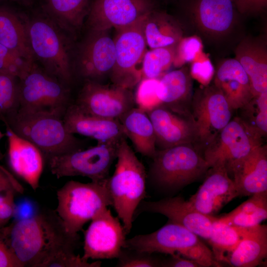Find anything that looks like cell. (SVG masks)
I'll return each mask as SVG.
<instances>
[{
  "mask_svg": "<svg viewBox=\"0 0 267 267\" xmlns=\"http://www.w3.org/2000/svg\"><path fill=\"white\" fill-rule=\"evenodd\" d=\"M0 231L23 267H43L58 252L75 251L80 244L79 234L70 233L56 211L50 209L18 219Z\"/></svg>",
  "mask_w": 267,
  "mask_h": 267,
  "instance_id": "obj_1",
  "label": "cell"
},
{
  "mask_svg": "<svg viewBox=\"0 0 267 267\" xmlns=\"http://www.w3.org/2000/svg\"><path fill=\"white\" fill-rule=\"evenodd\" d=\"M117 163L107 185L112 205L127 234L133 225L134 215L145 198L147 178L145 167L126 140L118 143Z\"/></svg>",
  "mask_w": 267,
  "mask_h": 267,
  "instance_id": "obj_2",
  "label": "cell"
},
{
  "mask_svg": "<svg viewBox=\"0 0 267 267\" xmlns=\"http://www.w3.org/2000/svg\"><path fill=\"white\" fill-rule=\"evenodd\" d=\"M29 45L35 60L44 70L66 85L73 75L71 44L65 32L48 17L26 21Z\"/></svg>",
  "mask_w": 267,
  "mask_h": 267,
  "instance_id": "obj_3",
  "label": "cell"
},
{
  "mask_svg": "<svg viewBox=\"0 0 267 267\" xmlns=\"http://www.w3.org/2000/svg\"><path fill=\"white\" fill-rule=\"evenodd\" d=\"M2 122L36 146L47 158L82 148L81 141L66 130L63 117L54 114L18 109Z\"/></svg>",
  "mask_w": 267,
  "mask_h": 267,
  "instance_id": "obj_4",
  "label": "cell"
},
{
  "mask_svg": "<svg viewBox=\"0 0 267 267\" xmlns=\"http://www.w3.org/2000/svg\"><path fill=\"white\" fill-rule=\"evenodd\" d=\"M124 248L150 254H177L196 262L200 267L221 266L198 236L169 220L153 232L127 239Z\"/></svg>",
  "mask_w": 267,
  "mask_h": 267,
  "instance_id": "obj_5",
  "label": "cell"
},
{
  "mask_svg": "<svg viewBox=\"0 0 267 267\" xmlns=\"http://www.w3.org/2000/svg\"><path fill=\"white\" fill-rule=\"evenodd\" d=\"M108 179L89 183L70 180L57 191L55 211L70 233L78 234L87 222L112 206Z\"/></svg>",
  "mask_w": 267,
  "mask_h": 267,
  "instance_id": "obj_6",
  "label": "cell"
},
{
  "mask_svg": "<svg viewBox=\"0 0 267 267\" xmlns=\"http://www.w3.org/2000/svg\"><path fill=\"white\" fill-rule=\"evenodd\" d=\"M192 144L156 150L149 175L157 187L175 191L197 180L210 168L203 155Z\"/></svg>",
  "mask_w": 267,
  "mask_h": 267,
  "instance_id": "obj_7",
  "label": "cell"
},
{
  "mask_svg": "<svg viewBox=\"0 0 267 267\" xmlns=\"http://www.w3.org/2000/svg\"><path fill=\"white\" fill-rule=\"evenodd\" d=\"M69 89L56 78L35 63L19 79V109L63 117L69 105Z\"/></svg>",
  "mask_w": 267,
  "mask_h": 267,
  "instance_id": "obj_8",
  "label": "cell"
},
{
  "mask_svg": "<svg viewBox=\"0 0 267 267\" xmlns=\"http://www.w3.org/2000/svg\"><path fill=\"white\" fill-rule=\"evenodd\" d=\"M118 142L97 143L87 149L51 156L48 158L50 171L57 178L82 176L92 181L105 180L116 158Z\"/></svg>",
  "mask_w": 267,
  "mask_h": 267,
  "instance_id": "obj_9",
  "label": "cell"
},
{
  "mask_svg": "<svg viewBox=\"0 0 267 267\" xmlns=\"http://www.w3.org/2000/svg\"><path fill=\"white\" fill-rule=\"evenodd\" d=\"M192 108L196 132L194 146L203 152L231 120L232 109L214 85L206 86L196 92Z\"/></svg>",
  "mask_w": 267,
  "mask_h": 267,
  "instance_id": "obj_10",
  "label": "cell"
},
{
  "mask_svg": "<svg viewBox=\"0 0 267 267\" xmlns=\"http://www.w3.org/2000/svg\"><path fill=\"white\" fill-rule=\"evenodd\" d=\"M145 17L134 24L117 30L114 40L115 64L110 78L113 84L131 89L142 79L137 65L146 50L143 25Z\"/></svg>",
  "mask_w": 267,
  "mask_h": 267,
  "instance_id": "obj_11",
  "label": "cell"
},
{
  "mask_svg": "<svg viewBox=\"0 0 267 267\" xmlns=\"http://www.w3.org/2000/svg\"><path fill=\"white\" fill-rule=\"evenodd\" d=\"M262 137L240 118H235L222 130L203 155L210 167L223 165L228 171L235 162L262 144Z\"/></svg>",
  "mask_w": 267,
  "mask_h": 267,
  "instance_id": "obj_12",
  "label": "cell"
},
{
  "mask_svg": "<svg viewBox=\"0 0 267 267\" xmlns=\"http://www.w3.org/2000/svg\"><path fill=\"white\" fill-rule=\"evenodd\" d=\"M84 231V241L82 259H111L117 258L124 247L127 233L120 220L113 216L107 208L91 221Z\"/></svg>",
  "mask_w": 267,
  "mask_h": 267,
  "instance_id": "obj_13",
  "label": "cell"
},
{
  "mask_svg": "<svg viewBox=\"0 0 267 267\" xmlns=\"http://www.w3.org/2000/svg\"><path fill=\"white\" fill-rule=\"evenodd\" d=\"M75 104L89 114L119 120L134 107L135 101L130 89L86 80Z\"/></svg>",
  "mask_w": 267,
  "mask_h": 267,
  "instance_id": "obj_14",
  "label": "cell"
},
{
  "mask_svg": "<svg viewBox=\"0 0 267 267\" xmlns=\"http://www.w3.org/2000/svg\"><path fill=\"white\" fill-rule=\"evenodd\" d=\"M154 9L152 0H92L87 16L89 30L129 26Z\"/></svg>",
  "mask_w": 267,
  "mask_h": 267,
  "instance_id": "obj_15",
  "label": "cell"
},
{
  "mask_svg": "<svg viewBox=\"0 0 267 267\" xmlns=\"http://www.w3.org/2000/svg\"><path fill=\"white\" fill-rule=\"evenodd\" d=\"M115 59L114 40L108 30H89L79 48L76 68L85 81L100 82L110 76Z\"/></svg>",
  "mask_w": 267,
  "mask_h": 267,
  "instance_id": "obj_16",
  "label": "cell"
},
{
  "mask_svg": "<svg viewBox=\"0 0 267 267\" xmlns=\"http://www.w3.org/2000/svg\"><path fill=\"white\" fill-rule=\"evenodd\" d=\"M155 132L156 146L160 149L194 144L195 127L187 110L175 111L160 105L147 112Z\"/></svg>",
  "mask_w": 267,
  "mask_h": 267,
  "instance_id": "obj_17",
  "label": "cell"
},
{
  "mask_svg": "<svg viewBox=\"0 0 267 267\" xmlns=\"http://www.w3.org/2000/svg\"><path fill=\"white\" fill-rule=\"evenodd\" d=\"M206 174L203 182L188 201L199 212L214 216L226 204L238 197V192L224 165H213Z\"/></svg>",
  "mask_w": 267,
  "mask_h": 267,
  "instance_id": "obj_18",
  "label": "cell"
},
{
  "mask_svg": "<svg viewBox=\"0 0 267 267\" xmlns=\"http://www.w3.org/2000/svg\"><path fill=\"white\" fill-rule=\"evenodd\" d=\"M137 210L139 213L147 212L163 215L169 221L207 240L211 233L213 222L217 218L201 213L188 200H185L180 196L156 201H142Z\"/></svg>",
  "mask_w": 267,
  "mask_h": 267,
  "instance_id": "obj_19",
  "label": "cell"
},
{
  "mask_svg": "<svg viewBox=\"0 0 267 267\" xmlns=\"http://www.w3.org/2000/svg\"><path fill=\"white\" fill-rule=\"evenodd\" d=\"M4 125L9 166L36 191L43 171L42 152L32 142L17 134L7 124Z\"/></svg>",
  "mask_w": 267,
  "mask_h": 267,
  "instance_id": "obj_20",
  "label": "cell"
},
{
  "mask_svg": "<svg viewBox=\"0 0 267 267\" xmlns=\"http://www.w3.org/2000/svg\"><path fill=\"white\" fill-rule=\"evenodd\" d=\"M63 120L69 133L94 139L98 143L118 142L123 138H127L119 120L89 114L76 104L68 106Z\"/></svg>",
  "mask_w": 267,
  "mask_h": 267,
  "instance_id": "obj_21",
  "label": "cell"
},
{
  "mask_svg": "<svg viewBox=\"0 0 267 267\" xmlns=\"http://www.w3.org/2000/svg\"><path fill=\"white\" fill-rule=\"evenodd\" d=\"M228 173L237 187L238 196L267 191V150L262 144L233 164Z\"/></svg>",
  "mask_w": 267,
  "mask_h": 267,
  "instance_id": "obj_22",
  "label": "cell"
},
{
  "mask_svg": "<svg viewBox=\"0 0 267 267\" xmlns=\"http://www.w3.org/2000/svg\"><path fill=\"white\" fill-rule=\"evenodd\" d=\"M214 86L232 110L240 109L254 97L249 78L235 58L226 59L220 64L215 75Z\"/></svg>",
  "mask_w": 267,
  "mask_h": 267,
  "instance_id": "obj_23",
  "label": "cell"
},
{
  "mask_svg": "<svg viewBox=\"0 0 267 267\" xmlns=\"http://www.w3.org/2000/svg\"><path fill=\"white\" fill-rule=\"evenodd\" d=\"M191 11L198 27L214 36L228 32L238 12L232 0H194Z\"/></svg>",
  "mask_w": 267,
  "mask_h": 267,
  "instance_id": "obj_24",
  "label": "cell"
},
{
  "mask_svg": "<svg viewBox=\"0 0 267 267\" xmlns=\"http://www.w3.org/2000/svg\"><path fill=\"white\" fill-rule=\"evenodd\" d=\"M235 58L247 74L254 96L267 92V50L265 42L246 38L237 45Z\"/></svg>",
  "mask_w": 267,
  "mask_h": 267,
  "instance_id": "obj_25",
  "label": "cell"
},
{
  "mask_svg": "<svg viewBox=\"0 0 267 267\" xmlns=\"http://www.w3.org/2000/svg\"><path fill=\"white\" fill-rule=\"evenodd\" d=\"M267 257V226L250 227L242 239L225 258L224 262L236 267H255Z\"/></svg>",
  "mask_w": 267,
  "mask_h": 267,
  "instance_id": "obj_26",
  "label": "cell"
},
{
  "mask_svg": "<svg viewBox=\"0 0 267 267\" xmlns=\"http://www.w3.org/2000/svg\"><path fill=\"white\" fill-rule=\"evenodd\" d=\"M125 134L132 141L136 152L152 158L156 149V137L152 122L147 113L133 107L120 119Z\"/></svg>",
  "mask_w": 267,
  "mask_h": 267,
  "instance_id": "obj_27",
  "label": "cell"
},
{
  "mask_svg": "<svg viewBox=\"0 0 267 267\" xmlns=\"http://www.w3.org/2000/svg\"><path fill=\"white\" fill-rule=\"evenodd\" d=\"M143 32L150 49L176 46L183 38L179 23L170 15L154 9L145 17Z\"/></svg>",
  "mask_w": 267,
  "mask_h": 267,
  "instance_id": "obj_28",
  "label": "cell"
},
{
  "mask_svg": "<svg viewBox=\"0 0 267 267\" xmlns=\"http://www.w3.org/2000/svg\"><path fill=\"white\" fill-rule=\"evenodd\" d=\"M189 71L183 67L164 74L159 79L157 96L164 105L175 111L186 110L183 104L192 91V81Z\"/></svg>",
  "mask_w": 267,
  "mask_h": 267,
  "instance_id": "obj_29",
  "label": "cell"
},
{
  "mask_svg": "<svg viewBox=\"0 0 267 267\" xmlns=\"http://www.w3.org/2000/svg\"><path fill=\"white\" fill-rule=\"evenodd\" d=\"M0 43L28 62L35 63L29 44L26 21L3 7H0Z\"/></svg>",
  "mask_w": 267,
  "mask_h": 267,
  "instance_id": "obj_30",
  "label": "cell"
},
{
  "mask_svg": "<svg viewBox=\"0 0 267 267\" xmlns=\"http://www.w3.org/2000/svg\"><path fill=\"white\" fill-rule=\"evenodd\" d=\"M92 0H45L47 17L65 32L80 30L89 13Z\"/></svg>",
  "mask_w": 267,
  "mask_h": 267,
  "instance_id": "obj_31",
  "label": "cell"
},
{
  "mask_svg": "<svg viewBox=\"0 0 267 267\" xmlns=\"http://www.w3.org/2000/svg\"><path fill=\"white\" fill-rule=\"evenodd\" d=\"M267 218V191L256 193L229 213L218 218L227 224L248 227L260 224Z\"/></svg>",
  "mask_w": 267,
  "mask_h": 267,
  "instance_id": "obj_32",
  "label": "cell"
},
{
  "mask_svg": "<svg viewBox=\"0 0 267 267\" xmlns=\"http://www.w3.org/2000/svg\"><path fill=\"white\" fill-rule=\"evenodd\" d=\"M250 227L232 225L216 218L213 222L211 233L208 240L217 261L223 262L248 232Z\"/></svg>",
  "mask_w": 267,
  "mask_h": 267,
  "instance_id": "obj_33",
  "label": "cell"
},
{
  "mask_svg": "<svg viewBox=\"0 0 267 267\" xmlns=\"http://www.w3.org/2000/svg\"><path fill=\"white\" fill-rule=\"evenodd\" d=\"M177 46L146 50L142 60V79H158L165 74L174 63Z\"/></svg>",
  "mask_w": 267,
  "mask_h": 267,
  "instance_id": "obj_34",
  "label": "cell"
},
{
  "mask_svg": "<svg viewBox=\"0 0 267 267\" xmlns=\"http://www.w3.org/2000/svg\"><path fill=\"white\" fill-rule=\"evenodd\" d=\"M242 109L240 118L248 126L261 135L267 132V92L255 96Z\"/></svg>",
  "mask_w": 267,
  "mask_h": 267,
  "instance_id": "obj_35",
  "label": "cell"
},
{
  "mask_svg": "<svg viewBox=\"0 0 267 267\" xmlns=\"http://www.w3.org/2000/svg\"><path fill=\"white\" fill-rule=\"evenodd\" d=\"M19 107V79L0 72V120L9 119Z\"/></svg>",
  "mask_w": 267,
  "mask_h": 267,
  "instance_id": "obj_36",
  "label": "cell"
},
{
  "mask_svg": "<svg viewBox=\"0 0 267 267\" xmlns=\"http://www.w3.org/2000/svg\"><path fill=\"white\" fill-rule=\"evenodd\" d=\"M35 63H30L0 43V72L21 79Z\"/></svg>",
  "mask_w": 267,
  "mask_h": 267,
  "instance_id": "obj_37",
  "label": "cell"
},
{
  "mask_svg": "<svg viewBox=\"0 0 267 267\" xmlns=\"http://www.w3.org/2000/svg\"><path fill=\"white\" fill-rule=\"evenodd\" d=\"M118 267H161L162 260L153 254L123 248L118 258Z\"/></svg>",
  "mask_w": 267,
  "mask_h": 267,
  "instance_id": "obj_38",
  "label": "cell"
},
{
  "mask_svg": "<svg viewBox=\"0 0 267 267\" xmlns=\"http://www.w3.org/2000/svg\"><path fill=\"white\" fill-rule=\"evenodd\" d=\"M159 79H142L139 82L134 95L137 107L147 112L161 105L157 96Z\"/></svg>",
  "mask_w": 267,
  "mask_h": 267,
  "instance_id": "obj_39",
  "label": "cell"
},
{
  "mask_svg": "<svg viewBox=\"0 0 267 267\" xmlns=\"http://www.w3.org/2000/svg\"><path fill=\"white\" fill-rule=\"evenodd\" d=\"M202 48V43L197 36L183 38L176 47L175 65L178 66L192 62L203 53Z\"/></svg>",
  "mask_w": 267,
  "mask_h": 267,
  "instance_id": "obj_40",
  "label": "cell"
},
{
  "mask_svg": "<svg viewBox=\"0 0 267 267\" xmlns=\"http://www.w3.org/2000/svg\"><path fill=\"white\" fill-rule=\"evenodd\" d=\"M191 63L190 76L203 86H208L215 75V69L210 58L202 53Z\"/></svg>",
  "mask_w": 267,
  "mask_h": 267,
  "instance_id": "obj_41",
  "label": "cell"
},
{
  "mask_svg": "<svg viewBox=\"0 0 267 267\" xmlns=\"http://www.w3.org/2000/svg\"><path fill=\"white\" fill-rule=\"evenodd\" d=\"M13 189L5 192L3 199L0 202V229L5 226L15 211Z\"/></svg>",
  "mask_w": 267,
  "mask_h": 267,
  "instance_id": "obj_42",
  "label": "cell"
},
{
  "mask_svg": "<svg viewBox=\"0 0 267 267\" xmlns=\"http://www.w3.org/2000/svg\"><path fill=\"white\" fill-rule=\"evenodd\" d=\"M238 13L255 15L264 12L267 8V0H232Z\"/></svg>",
  "mask_w": 267,
  "mask_h": 267,
  "instance_id": "obj_43",
  "label": "cell"
},
{
  "mask_svg": "<svg viewBox=\"0 0 267 267\" xmlns=\"http://www.w3.org/2000/svg\"><path fill=\"white\" fill-rule=\"evenodd\" d=\"M0 267H23L5 242L0 231Z\"/></svg>",
  "mask_w": 267,
  "mask_h": 267,
  "instance_id": "obj_44",
  "label": "cell"
},
{
  "mask_svg": "<svg viewBox=\"0 0 267 267\" xmlns=\"http://www.w3.org/2000/svg\"><path fill=\"white\" fill-rule=\"evenodd\" d=\"M13 189L23 193L24 188L14 177H11L0 169V193Z\"/></svg>",
  "mask_w": 267,
  "mask_h": 267,
  "instance_id": "obj_45",
  "label": "cell"
},
{
  "mask_svg": "<svg viewBox=\"0 0 267 267\" xmlns=\"http://www.w3.org/2000/svg\"><path fill=\"white\" fill-rule=\"evenodd\" d=\"M171 257L162 260L161 267H199L200 266L196 262L183 257L179 254L170 255Z\"/></svg>",
  "mask_w": 267,
  "mask_h": 267,
  "instance_id": "obj_46",
  "label": "cell"
},
{
  "mask_svg": "<svg viewBox=\"0 0 267 267\" xmlns=\"http://www.w3.org/2000/svg\"><path fill=\"white\" fill-rule=\"evenodd\" d=\"M4 136H5V134L2 133L0 129V141ZM0 169H1L2 171L5 172L9 176L11 177H14L12 174H11L7 170H6L0 164Z\"/></svg>",
  "mask_w": 267,
  "mask_h": 267,
  "instance_id": "obj_47",
  "label": "cell"
},
{
  "mask_svg": "<svg viewBox=\"0 0 267 267\" xmlns=\"http://www.w3.org/2000/svg\"><path fill=\"white\" fill-rule=\"evenodd\" d=\"M4 195H0V202L2 201L3 199Z\"/></svg>",
  "mask_w": 267,
  "mask_h": 267,
  "instance_id": "obj_48",
  "label": "cell"
}]
</instances>
